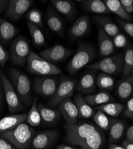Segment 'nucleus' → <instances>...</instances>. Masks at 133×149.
Here are the masks:
<instances>
[{
    "label": "nucleus",
    "instance_id": "ea45409f",
    "mask_svg": "<svg viewBox=\"0 0 133 149\" xmlns=\"http://www.w3.org/2000/svg\"><path fill=\"white\" fill-rule=\"evenodd\" d=\"M10 59V54L4 49L2 44L0 43V66L4 68L7 61Z\"/></svg>",
    "mask_w": 133,
    "mask_h": 149
},
{
    "label": "nucleus",
    "instance_id": "9d476101",
    "mask_svg": "<svg viewBox=\"0 0 133 149\" xmlns=\"http://www.w3.org/2000/svg\"><path fill=\"white\" fill-rule=\"evenodd\" d=\"M59 78L55 76H43L38 77L34 81V90L40 95L45 97H52L57 90Z\"/></svg>",
    "mask_w": 133,
    "mask_h": 149
},
{
    "label": "nucleus",
    "instance_id": "3c124183",
    "mask_svg": "<svg viewBox=\"0 0 133 149\" xmlns=\"http://www.w3.org/2000/svg\"><path fill=\"white\" fill-rule=\"evenodd\" d=\"M132 5H133V0H132Z\"/></svg>",
    "mask_w": 133,
    "mask_h": 149
},
{
    "label": "nucleus",
    "instance_id": "de8ad7c7",
    "mask_svg": "<svg viewBox=\"0 0 133 149\" xmlns=\"http://www.w3.org/2000/svg\"><path fill=\"white\" fill-rule=\"evenodd\" d=\"M108 149H125V148L122 146H120L119 145L113 144L109 146V147H108Z\"/></svg>",
    "mask_w": 133,
    "mask_h": 149
},
{
    "label": "nucleus",
    "instance_id": "cd10ccee",
    "mask_svg": "<svg viewBox=\"0 0 133 149\" xmlns=\"http://www.w3.org/2000/svg\"><path fill=\"white\" fill-rule=\"evenodd\" d=\"M104 2L111 13L112 12L116 14L121 18L122 20L129 22L133 19L132 16L125 11L119 0H105Z\"/></svg>",
    "mask_w": 133,
    "mask_h": 149
},
{
    "label": "nucleus",
    "instance_id": "2f4dec72",
    "mask_svg": "<svg viewBox=\"0 0 133 149\" xmlns=\"http://www.w3.org/2000/svg\"><path fill=\"white\" fill-rule=\"evenodd\" d=\"M133 69V46L128 44L124 50V69L122 77H129Z\"/></svg>",
    "mask_w": 133,
    "mask_h": 149
},
{
    "label": "nucleus",
    "instance_id": "4c0bfd02",
    "mask_svg": "<svg viewBox=\"0 0 133 149\" xmlns=\"http://www.w3.org/2000/svg\"><path fill=\"white\" fill-rule=\"evenodd\" d=\"M118 23L122 29L130 36L133 38V23L126 22L122 19L118 20Z\"/></svg>",
    "mask_w": 133,
    "mask_h": 149
},
{
    "label": "nucleus",
    "instance_id": "8fccbe9b",
    "mask_svg": "<svg viewBox=\"0 0 133 149\" xmlns=\"http://www.w3.org/2000/svg\"><path fill=\"white\" fill-rule=\"evenodd\" d=\"M131 73H132V74L133 75V69L131 70Z\"/></svg>",
    "mask_w": 133,
    "mask_h": 149
},
{
    "label": "nucleus",
    "instance_id": "393cba45",
    "mask_svg": "<svg viewBox=\"0 0 133 149\" xmlns=\"http://www.w3.org/2000/svg\"><path fill=\"white\" fill-rule=\"evenodd\" d=\"M80 2L82 8L90 13L102 15H108L111 13L105 3L101 0H84Z\"/></svg>",
    "mask_w": 133,
    "mask_h": 149
},
{
    "label": "nucleus",
    "instance_id": "20e7f679",
    "mask_svg": "<svg viewBox=\"0 0 133 149\" xmlns=\"http://www.w3.org/2000/svg\"><path fill=\"white\" fill-rule=\"evenodd\" d=\"M11 84L14 86L15 91L20 101L26 106L32 105L33 99L31 93V84L28 77L22 72L11 68L8 72Z\"/></svg>",
    "mask_w": 133,
    "mask_h": 149
},
{
    "label": "nucleus",
    "instance_id": "a18cd8bd",
    "mask_svg": "<svg viewBox=\"0 0 133 149\" xmlns=\"http://www.w3.org/2000/svg\"><path fill=\"white\" fill-rule=\"evenodd\" d=\"M122 146L125 149H133V143H131L126 140L122 142Z\"/></svg>",
    "mask_w": 133,
    "mask_h": 149
},
{
    "label": "nucleus",
    "instance_id": "0eeeda50",
    "mask_svg": "<svg viewBox=\"0 0 133 149\" xmlns=\"http://www.w3.org/2000/svg\"><path fill=\"white\" fill-rule=\"evenodd\" d=\"M88 69L100 70L108 74L118 75L123 72L124 54L112 55L87 66Z\"/></svg>",
    "mask_w": 133,
    "mask_h": 149
},
{
    "label": "nucleus",
    "instance_id": "7ed1b4c3",
    "mask_svg": "<svg viewBox=\"0 0 133 149\" xmlns=\"http://www.w3.org/2000/svg\"><path fill=\"white\" fill-rule=\"evenodd\" d=\"M34 135L35 131L32 128L22 123L13 130L1 134L0 136L10 142L16 149H28Z\"/></svg>",
    "mask_w": 133,
    "mask_h": 149
},
{
    "label": "nucleus",
    "instance_id": "bb28decb",
    "mask_svg": "<svg viewBox=\"0 0 133 149\" xmlns=\"http://www.w3.org/2000/svg\"><path fill=\"white\" fill-rule=\"evenodd\" d=\"M133 94V75L120 80L117 85V94L122 100H127Z\"/></svg>",
    "mask_w": 133,
    "mask_h": 149
},
{
    "label": "nucleus",
    "instance_id": "4be33fe9",
    "mask_svg": "<svg viewBox=\"0 0 133 149\" xmlns=\"http://www.w3.org/2000/svg\"><path fill=\"white\" fill-rule=\"evenodd\" d=\"M73 102L78 110L79 119L90 118L95 113V109L88 104L82 93H79L75 95Z\"/></svg>",
    "mask_w": 133,
    "mask_h": 149
},
{
    "label": "nucleus",
    "instance_id": "ddd939ff",
    "mask_svg": "<svg viewBox=\"0 0 133 149\" xmlns=\"http://www.w3.org/2000/svg\"><path fill=\"white\" fill-rule=\"evenodd\" d=\"M34 2L32 0H10L5 16L14 22H17L28 10Z\"/></svg>",
    "mask_w": 133,
    "mask_h": 149
},
{
    "label": "nucleus",
    "instance_id": "72a5a7b5",
    "mask_svg": "<svg viewBox=\"0 0 133 149\" xmlns=\"http://www.w3.org/2000/svg\"><path fill=\"white\" fill-rule=\"evenodd\" d=\"M27 122L32 127H38L41 123L42 119L37 108V98L35 97L31 105L30 112L28 114Z\"/></svg>",
    "mask_w": 133,
    "mask_h": 149
},
{
    "label": "nucleus",
    "instance_id": "c85d7f7f",
    "mask_svg": "<svg viewBox=\"0 0 133 149\" xmlns=\"http://www.w3.org/2000/svg\"><path fill=\"white\" fill-rule=\"evenodd\" d=\"M95 22L98 23V25L100 26L106 33L110 37L113 38L118 33L120 32L116 24L107 17H96L95 19Z\"/></svg>",
    "mask_w": 133,
    "mask_h": 149
},
{
    "label": "nucleus",
    "instance_id": "58836bf2",
    "mask_svg": "<svg viewBox=\"0 0 133 149\" xmlns=\"http://www.w3.org/2000/svg\"><path fill=\"white\" fill-rule=\"evenodd\" d=\"M122 116L131 120L133 119V97L128 101L122 111Z\"/></svg>",
    "mask_w": 133,
    "mask_h": 149
},
{
    "label": "nucleus",
    "instance_id": "49530a36",
    "mask_svg": "<svg viewBox=\"0 0 133 149\" xmlns=\"http://www.w3.org/2000/svg\"><path fill=\"white\" fill-rule=\"evenodd\" d=\"M56 149H79V148L74 146H71L66 144H60L57 147Z\"/></svg>",
    "mask_w": 133,
    "mask_h": 149
},
{
    "label": "nucleus",
    "instance_id": "c9c22d12",
    "mask_svg": "<svg viewBox=\"0 0 133 149\" xmlns=\"http://www.w3.org/2000/svg\"><path fill=\"white\" fill-rule=\"evenodd\" d=\"M26 16L28 21L38 26L40 29L43 28L42 12L40 10L37 8H33L28 12Z\"/></svg>",
    "mask_w": 133,
    "mask_h": 149
},
{
    "label": "nucleus",
    "instance_id": "9b49d317",
    "mask_svg": "<svg viewBox=\"0 0 133 149\" xmlns=\"http://www.w3.org/2000/svg\"><path fill=\"white\" fill-rule=\"evenodd\" d=\"M72 53L73 50L59 44L42 51L40 53V56L53 64L65 60Z\"/></svg>",
    "mask_w": 133,
    "mask_h": 149
},
{
    "label": "nucleus",
    "instance_id": "4468645a",
    "mask_svg": "<svg viewBox=\"0 0 133 149\" xmlns=\"http://www.w3.org/2000/svg\"><path fill=\"white\" fill-rule=\"evenodd\" d=\"M96 70L91 69L84 73L76 85V90L82 94L91 95L96 90Z\"/></svg>",
    "mask_w": 133,
    "mask_h": 149
},
{
    "label": "nucleus",
    "instance_id": "79ce46f5",
    "mask_svg": "<svg viewBox=\"0 0 133 149\" xmlns=\"http://www.w3.org/2000/svg\"><path fill=\"white\" fill-rule=\"evenodd\" d=\"M0 149H16V148L7 140L0 136Z\"/></svg>",
    "mask_w": 133,
    "mask_h": 149
},
{
    "label": "nucleus",
    "instance_id": "5701e85b",
    "mask_svg": "<svg viewBox=\"0 0 133 149\" xmlns=\"http://www.w3.org/2000/svg\"><path fill=\"white\" fill-rule=\"evenodd\" d=\"M84 100L92 106H99L108 103L113 102L115 100L114 97L111 94L106 90H101L91 95L84 97Z\"/></svg>",
    "mask_w": 133,
    "mask_h": 149
},
{
    "label": "nucleus",
    "instance_id": "dca6fc26",
    "mask_svg": "<svg viewBox=\"0 0 133 149\" xmlns=\"http://www.w3.org/2000/svg\"><path fill=\"white\" fill-rule=\"evenodd\" d=\"M98 45L100 56L101 57L110 56L114 53L115 47L111 37L98 25Z\"/></svg>",
    "mask_w": 133,
    "mask_h": 149
},
{
    "label": "nucleus",
    "instance_id": "09e8293b",
    "mask_svg": "<svg viewBox=\"0 0 133 149\" xmlns=\"http://www.w3.org/2000/svg\"><path fill=\"white\" fill-rule=\"evenodd\" d=\"M2 83L1 80H0V107L2 104V101H3V92H2Z\"/></svg>",
    "mask_w": 133,
    "mask_h": 149
},
{
    "label": "nucleus",
    "instance_id": "f257e3e1",
    "mask_svg": "<svg viewBox=\"0 0 133 149\" xmlns=\"http://www.w3.org/2000/svg\"><path fill=\"white\" fill-rule=\"evenodd\" d=\"M65 141L83 149H102L106 140L103 132L97 125L88 122H78L75 125L64 124Z\"/></svg>",
    "mask_w": 133,
    "mask_h": 149
},
{
    "label": "nucleus",
    "instance_id": "f8f14e48",
    "mask_svg": "<svg viewBox=\"0 0 133 149\" xmlns=\"http://www.w3.org/2000/svg\"><path fill=\"white\" fill-rule=\"evenodd\" d=\"M59 136L57 130H45L35 134L31 147L32 149H48L55 143Z\"/></svg>",
    "mask_w": 133,
    "mask_h": 149
},
{
    "label": "nucleus",
    "instance_id": "423d86ee",
    "mask_svg": "<svg viewBox=\"0 0 133 149\" xmlns=\"http://www.w3.org/2000/svg\"><path fill=\"white\" fill-rule=\"evenodd\" d=\"M31 49L30 41L23 36H18L10 47L11 63L20 67L25 65L27 63V58Z\"/></svg>",
    "mask_w": 133,
    "mask_h": 149
},
{
    "label": "nucleus",
    "instance_id": "7c9ffc66",
    "mask_svg": "<svg viewBox=\"0 0 133 149\" xmlns=\"http://www.w3.org/2000/svg\"><path fill=\"white\" fill-rule=\"evenodd\" d=\"M26 23L33 44L36 47H38L46 46V42L44 35L43 34L40 29L28 20L26 22Z\"/></svg>",
    "mask_w": 133,
    "mask_h": 149
},
{
    "label": "nucleus",
    "instance_id": "f3484780",
    "mask_svg": "<svg viewBox=\"0 0 133 149\" xmlns=\"http://www.w3.org/2000/svg\"><path fill=\"white\" fill-rule=\"evenodd\" d=\"M90 28V22L87 16H82L76 20L68 31L70 39L77 40L86 35Z\"/></svg>",
    "mask_w": 133,
    "mask_h": 149
},
{
    "label": "nucleus",
    "instance_id": "b1692460",
    "mask_svg": "<svg viewBox=\"0 0 133 149\" xmlns=\"http://www.w3.org/2000/svg\"><path fill=\"white\" fill-rule=\"evenodd\" d=\"M53 7L61 14L66 16L68 19H72L76 14L75 4L68 0H51Z\"/></svg>",
    "mask_w": 133,
    "mask_h": 149
},
{
    "label": "nucleus",
    "instance_id": "e433bc0d",
    "mask_svg": "<svg viewBox=\"0 0 133 149\" xmlns=\"http://www.w3.org/2000/svg\"><path fill=\"white\" fill-rule=\"evenodd\" d=\"M112 40L115 47L117 48H124L128 45V40L127 37L121 32L118 33L116 36H115Z\"/></svg>",
    "mask_w": 133,
    "mask_h": 149
},
{
    "label": "nucleus",
    "instance_id": "c03bdc74",
    "mask_svg": "<svg viewBox=\"0 0 133 149\" xmlns=\"http://www.w3.org/2000/svg\"><path fill=\"white\" fill-rule=\"evenodd\" d=\"M9 5V1L6 0H0V13H1L5 10H7Z\"/></svg>",
    "mask_w": 133,
    "mask_h": 149
},
{
    "label": "nucleus",
    "instance_id": "a211bd4d",
    "mask_svg": "<svg viewBox=\"0 0 133 149\" xmlns=\"http://www.w3.org/2000/svg\"><path fill=\"white\" fill-rule=\"evenodd\" d=\"M18 32L19 29L13 24L0 17V43L7 45Z\"/></svg>",
    "mask_w": 133,
    "mask_h": 149
},
{
    "label": "nucleus",
    "instance_id": "c756f323",
    "mask_svg": "<svg viewBox=\"0 0 133 149\" xmlns=\"http://www.w3.org/2000/svg\"><path fill=\"white\" fill-rule=\"evenodd\" d=\"M124 108V105L121 103L111 102L96 106L95 107L94 109L96 110H101L103 111L104 113L113 118H118L119 115L122 112Z\"/></svg>",
    "mask_w": 133,
    "mask_h": 149
},
{
    "label": "nucleus",
    "instance_id": "473e14b6",
    "mask_svg": "<svg viewBox=\"0 0 133 149\" xmlns=\"http://www.w3.org/2000/svg\"><path fill=\"white\" fill-rule=\"evenodd\" d=\"M96 85L101 90L112 91L115 85V79L110 74L100 73L96 78Z\"/></svg>",
    "mask_w": 133,
    "mask_h": 149
},
{
    "label": "nucleus",
    "instance_id": "1a4fd4ad",
    "mask_svg": "<svg viewBox=\"0 0 133 149\" xmlns=\"http://www.w3.org/2000/svg\"><path fill=\"white\" fill-rule=\"evenodd\" d=\"M0 80L3 85L9 112L14 114L24 109L23 105L20 101L13 85L1 70H0Z\"/></svg>",
    "mask_w": 133,
    "mask_h": 149
},
{
    "label": "nucleus",
    "instance_id": "37998d69",
    "mask_svg": "<svg viewBox=\"0 0 133 149\" xmlns=\"http://www.w3.org/2000/svg\"><path fill=\"white\" fill-rule=\"evenodd\" d=\"M127 140L133 143V125L131 126L127 131Z\"/></svg>",
    "mask_w": 133,
    "mask_h": 149
},
{
    "label": "nucleus",
    "instance_id": "f03ea898",
    "mask_svg": "<svg viewBox=\"0 0 133 149\" xmlns=\"http://www.w3.org/2000/svg\"><path fill=\"white\" fill-rule=\"evenodd\" d=\"M96 56L94 45L88 42H79L76 53L68 62L66 69L71 76L76 74L83 67L88 66Z\"/></svg>",
    "mask_w": 133,
    "mask_h": 149
},
{
    "label": "nucleus",
    "instance_id": "aec40b11",
    "mask_svg": "<svg viewBox=\"0 0 133 149\" xmlns=\"http://www.w3.org/2000/svg\"><path fill=\"white\" fill-rule=\"evenodd\" d=\"M45 19L48 27L52 31L60 36L64 35V23L61 17L53 10L49 8V10H47Z\"/></svg>",
    "mask_w": 133,
    "mask_h": 149
},
{
    "label": "nucleus",
    "instance_id": "412c9836",
    "mask_svg": "<svg viewBox=\"0 0 133 149\" xmlns=\"http://www.w3.org/2000/svg\"><path fill=\"white\" fill-rule=\"evenodd\" d=\"M42 122L46 125H53L61 118V113L59 110L46 106L42 103H37Z\"/></svg>",
    "mask_w": 133,
    "mask_h": 149
},
{
    "label": "nucleus",
    "instance_id": "a19ab883",
    "mask_svg": "<svg viewBox=\"0 0 133 149\" xmlns=\"http://www.w3.org/2000/svg\"><path fill=\"white\" fill-rule=\"evenodd\" d=\"M120 4L125 11L128 14H131L133 11L132 0H120Z\"/></svg>",
    "mask_w": 133,
    "mask_h": 149
},
{
    "label": "nucleus",
    "instance_id": "603ef678",
    "mask_svg": "<svg viewBox=\"0 0 133 149\" xmlns=\"http://www.w3.org/2000/svg\"><path fill=\"white\" fill-rule=\"evenodd\" d=\"M80 149H83V148H80Z\"/></svg>",
    "mask_w": 133,
    "mask_h": 149
},
{
    "label": "nucleus",
    "instance_id": "6ab92c4d",
    "mask_svg": "<svg viewBox=\"0 0 133 149\" xmlns=\"http://www.w3.org/2000/svg\"><path fill=\"white\" fill-rule=\"evenodd\" d=\"M27 113L13 114L0 119V134L16 128L27 119Z\"/></svg>",
    "mask_w": 133,
    "mask_h": 149
},
{
    "label": "nucleus",
    "instance_id": "f704fd0d",
    "mask_svg": "<svg viewBox=\"0 0 133 149\" xmlns=\"http://www.w3.org/2000/svg\"><path fill=\"white\" fill-rule=\"evenodd\" d=\"M93 119L96 125L100 129L106 131L108 130L110 120L103 111L97 110L96 112L93 116Z\"/></svg>",
    "mask_w": 133,
    "mask_h": 149
},
{
    "label": "nucleus",
    "instance_id": "2eb2a0df",
    "mask_svg": "<svg viewBox=\"0 0 133 149\" xmlns=\"http://www.w3.org/2000/svg\"><path fill=\"white\" fill-rule=\"evenodd\" d=\"M58 110L67 123L75 125L78 122L79 113L76 106L70 98L65 99L58 105Z\"/></svg>",
    "mask_w": 133,
    "mask_h": 149
},
{
    "label": "nucleus",
    "instance_id": "39448f33",
    "mask_svg": "<svg viewBox=\"0 0 133 149\" xmlns=\"http://www.w3.org/2000/svg\"><path fill=\"white\" fill-rule=\"evenodd\" d=\"M27 70L40 76H55L63 73L58 67L34 53L32 49L27 58Z\"/></svg>",
    "mask_w": 133,
    "mask_h": 149
},
{
    "label": "nucleus",
    "instance_id": "a878e982",
    "mask_svg": "<svg viewBox=\"0 0 133 149\" xmlns=\"http://www.w3.org/2000/svg\"><path fill=\"white\" fill-rule=\"evenodd\" d=\"M126 127L125 122L120 119H110L109 140L111 142L117 141L122 138Z\"/></svg>",
    "mask_w": 133,
    "mask_h": 149
},
{
    "label": "nucleus",
    "instance_id": "6e6552de",
    "mask_svg": "<svg viewBox=\"0 0 133 149\" xmlns=\"http://www.w3.org/2000/svg\"><path fill=\"white\" fill-rule=\"evenodd\" d=\"M77 84V81L76 79L65 76L62 77L59 79L56 93L51 98L47 106L51 108H55L65 99L70 98L75 92Z\"/></svg>",
    "mask_w": 133,
    "mask_h": 149
}]
</instances>
